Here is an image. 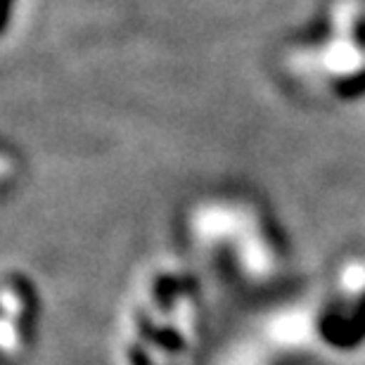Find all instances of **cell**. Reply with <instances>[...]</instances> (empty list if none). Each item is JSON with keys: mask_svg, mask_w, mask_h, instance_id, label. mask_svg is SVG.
<instances>
[]
</instances>
